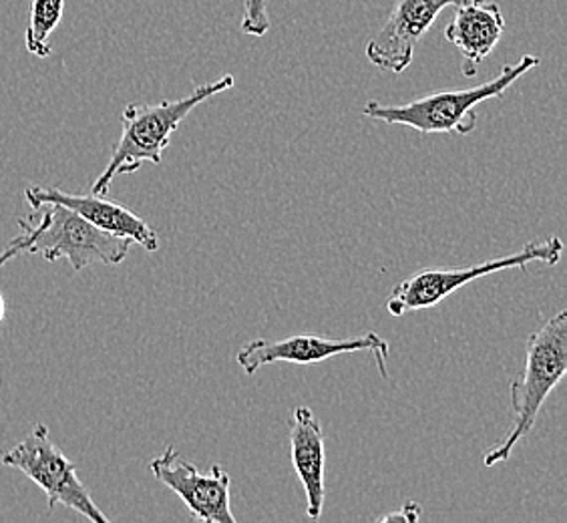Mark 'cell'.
Returning a JSON list of instances; mask_svg holds the SVG:
<instances>
[{
    "label": "cell",
    "instance_id": "1",
    "mask_svg": "<svg viewBox=\"0 0 567 523\" xmlns=\"http://www.w3.org/2000/svg\"><path fill=\"white\" fill-rule=\"evenodd\" d=\"M236 79L224 75L218 81L194 89L187 98L162 101L155 105H127L121 113V137L111 153L110 164L91 186V194L107 196L117 175L135 174L143 164L162 165L172 135L179 130L197 105L234 88Z\"/></svg>",
    "mask_w": 567,
    "mask_h": 523
},
{
    "label": "cell",
    "instance_id": "2",
    "mask_svg": "<svg viewBox=\"0 0 567 523\" xmlns=\"http://www.w3.org/2000/svg\"><path fill=\"white\" fill-rule=\"evenodd\" d=\"M537 65V57L524 55L517 63L503 66L499 75L477 88L439 91L415 99L406 105H382L379 101H369L362 113L371 120L382 121L389 125H404L423 135H470L471 131L477 127L475 110L481 103L503 98V93L512 88L517 79H522Z\"/></svg>",
    "mask_w": 567,
    "mask_h": 523
},
{
    "label": "cell",
    "instance_id": "3",
    "mask_svg": "<svg viewBox=\"0 0 567 523\" xmlns=\"http://www.w3.org/2000/svg\"><path fill=\"white\" fill-rule=\"evenodd\" d=\"M567 371V312L559 310L527 340L524 369L512 382L513 427L497 448L485 453L483 465L495 468L512 458L513 449L532 433L535 419Z\"/></svg>",
    "mask_w": 567,
    "mask_h": 523
},
{
    "label": "cell",
    "instance_id": "4",
    "mask_svg": "<svg viewBox=\"0 0 567 523\" xmlns=\"http://www.w3.org/2000/svg\"><path fill=\"white\" fill-rule=\"evenodd\" d=\"M39 209V218L33 214L19 219L22 254H41L49 262L66 258L75 273L93 262L117 266L130 256L132 240L93 226L73 209L59 204H44Z\"/></svg>",
    "mask_w": 567,
    "mask_h": 523
},
{
    "label": "cell",
    "instance_id": "5",
    "mask_svg": "<svg viewBox=\"0 0 567 523\" xmlns=\"http://www.w3.org/2000/svg\"><path fill=\"white\" fill-rule=\"evenodd\" d=\"M561 254L564 242L557 236H551L544 242H529L512 256L480 262L455 270H423L394 286L393 293L386 298V310L391 317H404L416 310H426L441 305L445 298L477 278L513 268L525 270L534 262L556 266L557 262L561 260Z\"/></svg>",
    "mask_w": 567,
    "mask_h": 523
},
{
    "label": "cell",
    "instance_id": "6",
    "mask_svg": "<svg viewBox=\"0 0 567 523\" xmlns=\"http://www.w3.org/2000/svg\"><path fill=\"white\" fill-rule=\"evenodd\" d=\"M0 463L19 469L34 481L49 498V512H53L56 505H63L66 510L81 513L89 522L110 523V517L99 510L87 488L79 480L75 463L69 461L65 453L51 441L49 427L43 423H37L17 448L0 458Z\"/></svg>",
    "mask_w": 567,
    "mask_h": 523
},
{
    "label": "cell",
    "instance_id": "7",
    "mask_svg": "<svg viewBox=\"0 0 567 523\" xmlns=\"http://www.w3.org/2000/svg\"><path fill=\"white\" fill-rule=\"evenodd\" d=\"M367 350L371 352L382 379L389 377V352L391 347L384 338L377 332H367L357 338H322L312 335H296V337L282 338V340H268L258 338L251 340L238 352V365L246 375H254L266 365L276 362H292V365H320L328 359H334L339 355H350Z\"/></svg>",
    "mask_w": 567,
    "mask_h": 523
},
{
    "label": "cell",
    "instance_id": "8",
    "mask_svg": "<svg viewBox=\"0 0 567 523\" xmlns=\"http://www.w3.org/2000/svg\"><path fill=\"white\" fill-rule=\"evenodd\" d=\"M153 478L186 503L194 522L236 523V515L229 507V478L226 469L214 465L208 473L182 458L175 448L165 449L159 458L150 463Z\"/></svg>",
    "mask_w": 567,
    "mask_h": 523
},
{
    "label": "cell",
    "instance_id": "9",
    "mask_svg": "<svg viewBox=\"0 0 567 523\" xmlns=\"http://www.w3.org/2000/svg\"><path fill=\"white\" fill-rule=\"evenodd\" d=\"M461 2L465 0H396L381 31L367 44L369 61L386 73H403L436 17Z\"/></svg>",
    "mask_w": 567,
    "mask_h": 523
},
{
    "label": "cell",
    "instance_id": "10",
    "mask_svg": "<svg viewBox=\"0 0 567 523\" xmlns=\"http://www.w3.org/2000/svg\"><path fill=\"white\" fill-rule=\"evenodd\" d=\"M24 197L31 206V212L39 209L44 204H59V206L73 209L79 216L91 222L93 226L135 242L147 252L159 250L157 232L147 222H143L137 214H133L132 209L120 206L117 202L105 199V196L66 194L63 189H56L53 186H29L24 189Z\"/></svg>",
    "mask_w": 567,
    "mask_h": 523
},
{
    "label": "cell",
    "instance_id": "11",
    "mask_svg": "<svg viewBox=\"0 0 567 523\" xmlns=\"http://www.w3.org/2000/svg\"><path fill=\"white\" fill-rule=\"evenodd\" d=\"M290 453L298 480L306 493V515L318 520L327 498L324 431L310 407H296L290 421Z\"/></svg>",
    "mask_w": 567,
    "mask_h": 523
},
{
    "label": "cell",
    "instance_id": "12",
    "mask_svg": "<svg viewBox=\"0 0 567 523\" xmlns=\"http://www.w3.org/2000/svg\"><path fill=\"white\" fill-rule=\"evenodd\" d=\"M505 31L502 9L495 2H461L445 37L463 55V75L473 76L477 66L492 55Z\"/></svg>",
    "mask_w": 567,
    "mask_h": 523
},
{
    "label": "cell",
    "instance_id": "13",
    "mask_svg": "<svg viewBox=\"0 0 567 523\" xmlns=\"http://www.w3.org/2000/svg\"><path fill=\"white\" fill-rule=\"evenodd\" d=\"M65 11V0H33L29 24L24 31V47L37 59H47L53 53L51 34L59 27Z\"/></svg>",
    "mask_w": 567,
    "mask_h": 523
},
{
    "label": "cell",
    "instance_id": "14",
    "mask_svg": "<svg viewBox=\"0 0 567 523\" xmlns=\"http://www.w3.org/2000/svg\"><path fill=\"white\" fill-rule=\"evenodd\" d=\"M268 31H270V17H268L266 0H246L241 33L250 34V37H264Z\"/></svg>",
    "mask_w": 567,
    "mask_h": 523
},
{
    "label": "cell",
    "instance_id": "15",
    "mask_svg": "<svg viewBox=\"0 0 567 523\" xmlns=\"http://www.w3.org/2000/svg\"><path fill=\"white\" fill-rule=\"evenodd\" d=\"M421 515H423V507H421V503L409 502L401 505V507H399V512H391L386 513V515H382V517H379V522L415 523L421 520Z\"/></svg>",
    "mask_w": 567,
    "mask_h": 523
},
{
    "label": "cell",
    "instance_id": "16",
    "mask_svg": "<svg viewBox=\"0 0 567 523\" xmlns=\"http://www.w3.org/2000/svg\"><path fill=\"white\" fill-rule=\"evenodd\" d=\"M19 254H22L21 236L12 238L11 244L0 254V268H2L7 262L12 260L14 256H19ZM4 315H7V305H4V298L0 295V322L4 320Z\"/></svg>",
    "mask_w": 567,
    "mask_h": 523
},
{
    "label": "cell",
    "instance_id": "17",
    "mask_svg": "<svg viewBox=\"0 0 567 523\" xmlns=\"http://www.w3.org/2000/svg\"><path fill=\"white\" fill-rule=\"evenodd\" d=\"M465 2H485V0H465Z\"/></svg>",
    "mask_w": 567,
    "mask_h": 523
}]
</instances>
